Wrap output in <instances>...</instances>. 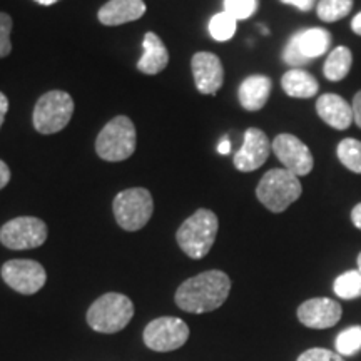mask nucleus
Returning <instances> with one entry per match:
<instances>
[{
  "label": "nucleus",
  "instance_id": "obj_23",
  "mask_svg": "<svg viewBox=\"0 0 361 361\" xmlns=\"http://www.w3.org/2000/svg\"><path fill=\"white\" fill-rule=\"evenodd\" d=\"M336 156L341 164L351 173L361 174V142L353 137L343 139L336 147Z\"/></svg>",
  "mask_w": 361,
  "mask_h": 361
},
{
  "label": "nucleus",
  "instance_id": "obj_10",
  "mask_svg": "<svg viewBox=\"0 0 361 361\" xmlns=\"http://www.w3.org/2000/svg\"><path fill=\"white\" fill-rule=\"evenodd\" d=\"M2 279L7 286L20 295H35L47 281V273L44 266L32 259H11L4 263Z\"/></svg>",
  "mask_w": 361,
  "mask_h": 361
},
{
  "label": "nucleus",
  "instance_id": "obj_4",
  "mask_svg": "<svg viewBox=\"0 0 361 361\" xmlns=\"http://www.w3.org/2000/svg\"><path fill=\"white\" fill-rule=\"evenodd\" d=\"M133 316L134 305L128 296L121 293H106L90 305L87 323L94 331L112 335L128 326Z\"/></svg>",
  "mask_w": 361,
  "mask_h": 361
},
{
  "label": "nucleus",
  "instance_id": "obj_34",
  "mask_svg": "<svg viewBox=\"0 0 361 361\" xmlns=\"http://www.w3.org/2000/svg\"><path fill=\"white\" fill-rule=\"evenodd\" d=\"M8 112V99L4 92H0V128H2L4 121H6V116Z\"/></svg>",
  "mask_w": 361,
  "mask_h": 361
},
{
  "label": "nucleus",
  "instance_id": "obj_2",
  "mask_svg": "<svg viewBox=\"0 0 361 361\" xmlns=\"http://www.w3.org/2000/svg\"><path fill=\"white\" fill-rule=\"evenodd\" d=\"M218 228V216L213 211L197 209L179 226L176 239L180 250L186 252L189 258L201 259L213 247Z\"/></svg>",
  "mask_w": 361,
  "mask_h": 361
},
{
  "label": "nucleus",
  "instance_id": "obj_33",
  "mask_svg": "<svg viewBox=\"0 0 361 361\" xmlns=\"http://www.w3.org/2000/svg\"><path fill=\"white\" fill-rule=\"evenodd\" d=\"M8 180H11V169H8L6 162L0 159V189L6 188Z\"/></svg>",
  "mask_w": 361,
  "mask_h": 361
},
{
  "label": "nucleus",
  "instance_id": "obj_28",
  "mask_svg": "<svg viewBox=\"0 0 361 361\" xmlns=\"http://www.w3.org/2000/svg\"><path fill=\"white\" fill-rule=\"evenodd\" d=\"M12 17L6 12H0V59L11 56L12 52V42H11V32H12Z\"/></svg>",
  "mask_w": 361,
  "mask_h": 361
},
{
  "label": "nucleus",
  "instance_id": "obj_37",
  "mask_svg": "<svg viewBox=\"0 0 361 361\" xmlns=\"http://www.w3.org/2000/svg\"><path fill=\"white\" fill-rule=\"evenodd\" d=\"M351 30H353L356 35H361V12L356 13L355 19L351 20Z\"/></svg>",
  "mask_w": 361,
  "mask_h": 361
},
{
  "label": "nucleus",
  "instance_id": "obj_27",
  "mask_svg": "<svg viewBox=\"0 0 361 361\" xmlns=\"http://www.w3.org/2000/svg\"><path fill=\"white\" fill-rule=\"evenodd\" d=\"M258 11V0H224V12L236 20L250 19Z\"/></svg>",
  "mask_w": 361,
  "mask_h": 361
},
{
  "label": "nucleus",
  "instance_id": "obj_39",
  "mask_svg": "<svg viewBox=\"0 0 361 361\" xmlns=\"http://www.w3.org/2000/svg\"><path fill=\"white\" fill-rule=\"evenodd\" d=\"M358 271L361 273V252L358 255Z\"/></svg>",
  "mask_w": 361,
  "mask_h": 361
},
{
  "label": "nucleus",
  "instance_id": "obj_17",
  "mask_svg": "<svg viewBox=\"0 0 361 361\" xmlns=\"http://www.w3.org/2000/svg\"><path fill=\"white\" fill-rule=\"evenodd\" d=\"M271 87H273V82L268 75H250L243 80L238 89L239 104L250 112L261 111L268 102Z\"/></svg>",
  "mask_w": 361,
  "mask_h": 361
},
{
  "label": "nucleus",
  "instance_id": "obj_29",
  "mask_svg": "<svg viewBox=\"0 0 361 361\" xmlns=\"http://www.w3.org/2000/svg\"><path fill=\"white\" fill-rule=\"evenodd\" d=\"M281 57H283L284 64L291 66L293 69H301V67H303V66L311 64L310 59H306V57L303 56V54L300 52V49H298L296 45L291 42V40H288L286 47L283 49Z\"/></svg>",
  "mask_w": 361,
  "mask_h": 361
},
{
  "label": "nucleus",
  "instance_id": "obj_9",
  "mask_svg": "<svg viewBox=\"0 0 361 361\" xmlns=\"http://www.w3.org/2000/svg\"><path fill=\"white\" fill-rule=\"evenodd\" d=\"M142 338L147 348L166 353V351H174L180 348L188 341L189 328L180 318H176V316H162V318L152 319L144 328Z\"/></svg>",
  "mask_w": 361,
  "mask_h": 361
},
{
  "label": "nucleus",
  "instance_id": "obj_32",
  "mask_svg": "<svg viewBox=\"0 0 361 361\" xmlns=\"http://www.w3.org/2000/svg\"><path fill=\"white\" fill-rule=\"evenodd\" d=\"M351 109H353V121L361 129V90L355 94L353 102H351Z\"/></svg>",
  "mask_w": 361,
  "mask_h": 361
},
{
  "label": "nucleus",
  "instance_id": "obj_8",
  "mask_svg": "<svg viewBox=\"0 0 361 361\" xmlns=\"http://www.w3.org/2000/svg\"><path fill=\"white\" fill-rule=\"evenodd\" d=\"M45 239H47V226L42 219L34 216H20L7 221L0 228V243L13 251L34 250L42 246Z\"/></svg>",
  "mask_w": 361,
  "mask_h": 361
},
{
  "label": "nucleus",
  "instance_id": "obj_26",
  "mask_svg": "<svg viewBox=\"0 0 361 361\" xmlns=\"http://www.w3.org/2000/svg\"><path fill=\"white\" fill-rule=\"evenodd\" d=\"M336 353L341 356H355L361 351V326H350L343 329L335 340Z\"/></svg>",
  "mask_w": 361,
  "mask_h": 361
},
{
  "label": "nucleus",
  "instance_id": "obj_18",
  "mask_svg": "<svg viewBox=\"0 0 361 361\" xmlns=\"http://www.w3.org/2000/svg\"><path fill=\"white\" fill-rule=\"evenodd\" d=\"M142 56L137 62V69L146 75H156L168 67L169 52L164 42L154 32H147L142 40Z\"/></svg>",
  "mask_w": 361,
  "mask_h": 361
},
{
  "label": "nucleus",
  "instance_id": "obj_6",
  "mask_svg": "<svg viewBox=\"0 0 361 361\" xmlns=\"http://www.w3.org/2000/svg\"><path fill=\"white\" fill-rule=\"evenodd\" d=\"M74 114V99L66 90H49L35 102L32 123L40 134H56L67 128Z\"/></svg>",
  "mask_w": 361,
  "mask_h": 361
},
{
  "label": "nucleus",
  "instance_id": "obj_20",
  "mask_svg": "<svg viewBox=\"0 0 361 361\" xmlns=\"http://www.w3.org/2000/svg\"><path fill=\"white\" fill-rule=\"evenodd\" d=\"M281 87L290 97L310 99L318 94L319 84L310 72L303 69H291L283 75Z\"/></svg>",
  "mask_w": 361,
  "mask_h": 361
},
{
  "label": "nucleus",
  "instance_id": "obj_21",
  "mask_svg": "<svg viewBox=\"0 0 361 361\" xmlns=\"http://www.w3.org/2000/svg\"><path fill=\"white\" fill-rule=\"evenodd\" d=\"M351 64H353V56H351V51L348 47H340L333 49L329 52L323 66V74L328 80H333V82H338V80H343L348 75L351 69Z\"/></svg>",
  "mask_w": 361,
  "mask_h": 361
},
{
  "label": "nucleus",
  "instance_id": "obj_15",
  "mask_svg": "<svg viewBox=\"0 0 361 361\" xmlns=\"http://www.w3.org/2000/svg\"><path fill=\"white\" fill-rule=\"evenodd\" d=\"M316 112L329 128L336 130L348 129L353 121V109L351 104H348L338 94H323L316 101Z\"/></svg>",
  "mask_w": 361,
  "mask_h": 361
},
{
  "label": "nucleus",
  "instance_id": "obj_5",
  "mask_svg": "<svg viewBox=\"0 0 361 361\" xmlns=\"http://www.w3.org/2000/svg\"><path fill=\"white\" fill-rule=\"evenodd\" d=\"M137 135L128 116H116L104 126L96 139V152L104 161L121 162L134 154Z\"/></svg>",
  "mask_w": 361,
  "mask_h": 361
},
{
  "label": "nucleus",
  "instance_id": "obj_30",
  "mask_svg": "<svg viewBox=\"0 0 361 361\" xmlns=\"http://www.w3.org/2000/svg\"><path fill=\"white\" fill-rule=\"evenodd\" d=\"M296 361H346L341 355L333 353V351L324 348H311L298 356Z\"/></svg>",
  "mask_w": 361,
  "mask_h": 361
},
{
  "label": "nucleus",
  "instance_id": "obj_12",
  "mask_svg": "<svg viewBox=\"0 0 361 361\" xmlns=\"http://www.w3.org/2000/svg\"><path fill=\"white\" fill-rule=\"evenodd\" d=\"M271 151V142L263 130L258 128L246 129L245 142L234 156V166L241 173H252L268 161Z\"/></svg>",
  "mask_w": 361,
  "mask_h": 361
},
{
  "label": "nucleus",
  "instance_id": "obj_11",
  "mask_svg": "<svg viewBox=\"0 0 361 361\" xmlns=\"http://www.w3.org/2000/svg\"><path fill=\"white\" fill-rule=\"evenodd\" d=\"M271 149L279 162L295 176H308L313 171L314 159L310 147L293 134H278L271 142Z\"/></svg>",
  "mask_w": 361,
  "mask_h": 361
},
{
  "label": "nucleus",
  "instance_id": "obj_13",
  "mask_svg": "<svg viewBox=\"0 0 361 361\" xmlns=\"http://www.w3.org/2000/svg\"><path fill=\"white\" fill-rule=\"evenodd\" d=\"M191 69L194 84L201 94L214 96L223 87L224 67L221 59L213 52H196L192 56Z\"/></svg>",
  "mask_w": 361,
  "mask_h": 361
},
{
  "label": "nucleus",
  "instance_id": "obj_16",
  "mask_svg": "<svg viewBox=\"0 0 361 361\" xmlns=\"http://www.w3.org/2000/svg\"><path fill=\"white\" fill-rule=\"evenodd\" d=\"M146 13L142 0H109L99 8L97 19L102 25L116 27L139 20Z\"/></svg>",
  "mask_w": 361,
  "mask_h": 361
},
{
  "label": "nucleus",
  "instance_id": "obj_1",
  "mask_svg": "<svg viewBox=\"0 0 361 361\" xmlns=\"http://www.w3.org/2000/svg\"><path fill=\"white\" fill-rule=\"evenodd\" d=\"M231 279L219 269L204 271L184 281L176 291V305L183 311L194 314L218 310L228 300Z\"/></svg>",
  "mask_w": 361,
  "mask_h": 361
},
{
  "label": "nucleus",
  "instance_id": "obj_36",
  "mask_svg": "<svg viewBox=\"0 0 361 361\" xmlns=\"http://www.w3.org/2000/svg\"><path fill=\"white\" fill-rule=\"evenodd\" d=\"M218 152H219V154H223V156L229 154V152H231V142H229V139H228V137H224L223 141L219 142V146H218Z\"/></svg>",
  "mask_w": 361,
  "mask_h": 361
},
{
  "label": "nucleus",
  "instance_id": "obj_31",
  "mask_svg": "<svg viewBox=\"0 0 361 361\" xmlns=\"http://www.w3.org/2000/svg\"><path fill=\"white\" fill-rule=\"evenodd\" d=\"M279 2L296 7L301 12H310L316 6V0H279Z\"/></svg>",
  "mask_w": 361,
  "mask_h": 361
},
{
  "label": "nucleus",
  "instance_id": "obj_25",
  "mask_svg": "<svg viewBox=\"0 0 361 361\" xmlns=\"http://www.w3.org/2000/svg\"><path fill=\"white\" fill-rule=\"evenodd\" d=\"M236 29L238 20L224 11L216 13L213 19L209 20V34L218 42H226V40L233 39V35L236 34Z\"/></svg>",
  "mask_w": 361,
  "mask_h": 361
},
{
  "label": "nucleus",
  "instance_id": "obj_35",
  "mask_svg": "<svg viewBox=\"0 0 361 361\" xmlns=\"http://www.w3.org/2000/svg\"><path fill=\"white\" fill-rule=\"evenodd\" d=\"M351 223L355 224V228H358L361 231V202L356 204L353 207V211H351Z\"/></svg>",
  "mask_w": 361,
  "mask_h": 361
},
{
  "label": "nucleus",
  "instance_id": "obj_19",
  "mask_svg": "<svg viewBox=\"0 0 361 361\" xmlns=\"http://www.w3.org/2000/svg\"><path fill=\"white\" fill-rule=\"evenodd\" d=\"M290 40L310 61L326 54L329 45H331V35H329L326 29H319V27L300 30Z\"/></svg>",
  "mask_w": 361,
  "mask_h": 361
},
{
  "label": "nucleus",
  "instance_id": "obj_7",
  "mask_svg": "<svg viewBox=\"0 0 361 361\" xmlns=\"http://www.w3.org/2000/svg\"><path fill=\"white\" fill-rule=\"evenodd\" d=\"M112 209L121 228L126 231H139L151 219L154 201L146 188H130L117 194Z\"/></svg>",
  "mask_w": 361,
  "mask_h": 361
},
{
  "label": "nucleus",
  "instance_id": "obj_38",
  "mask_svg": "<svg viewBox=\"0 0 361 361\" xmlns=\"http://www.w3.org/2000/svg\"><path fill=\"white\" fill-rule=\"evenodd\" d=\"M35 2H37L39 6H45V7H49V6H52V4L59 2V0H35Z\"/></svg>",
  "mask_w": 361,
  "mask_h": 361
},
{
  "label": "nucleus",
  "instance_id": "obj_24",
  "mask_svg": "<svg viewBox=\"0 0 361 361\" xmlns=\"http://www.w3.org/2000/svg\"><path fill=\"white\" fill-rule=\"evenodd\" d=\"M353 8V0H319L316 13L323 22H338L345 19Z\"/></svg>",
  "mask_w": 361,
  "mask_h": 361
},
{
  "label": "nucleus",
  "instance_id": "obj_22",
  "mask_svg": "<svg viewBox=\"0 0 361 361\" xmlns=\"http://www.w3.org/2000/svg\"><path fill=\"white\" fill-rule=\"evenodd\" d=\"M333 291L341 300H356L361 296V273L358 269L346 271L333 283Z\"/></svg>",
  "mask_w": 361,
  "mask_h": 361
},
{
  "label": "nucleus",
  "instance_id": "obj_14",
  "mask_svg": "<svg viewBox=\"0 0 361 361\" xmlns=\"http://www.w3.org/2000/svg\"><path fill=\"white\" fill-rule=\"evenodd\" d=\"M341 305L329 298H313L298 308V319L306 328L326 329L333 328L341 319Z\"/></svg>",
  "mask_w": 361,
  "mask_h": 361
},
{
  "label": "nucleus",
  "instance_id": "obj_3",
  "mask_svg": "<svg viewBox=\"0 0 361 361\" xmlns=\"http://www.w3.org/2000/svg\"><path fill=\"white\" fill-rule=\"evenodd\" d=\"M301 188L298 176L288 169H271L261 178L256 188V197L271 213H283L293 202L300 200Z\"/></svg>",
  "mask_w": 361,
  "mask_h": 361
}]
</instances>
